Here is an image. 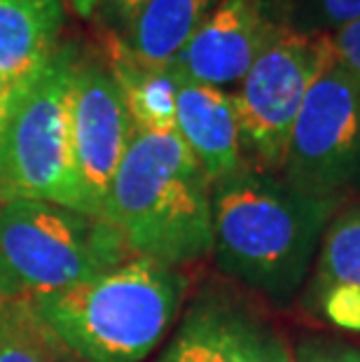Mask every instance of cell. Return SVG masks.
<instances>
[{"mask_svg":"<svg viewBox=\"0 0 360 362\" xmlns=\"http://www.w3.org/2000/svg\"><path fill=\"white\" fill-rule=\"evenodd\" d=\"M360 17V0H293L290 26L302 33H332Z\"/></svg>","mask_w":360,"mask_h":362,"instance_id":"obj_17","label":"cell"},{"mask_svg":"<svg viewBox=\"0 0 360 362\" xmlns=\"http://www.w3.org/2000/svg\"><path fill=\"white\" fill-rule=\"evenodd\" d=\"M64 24L61 0H0V82L5 89L52 57Z\"/></svg>","mask_w":360,"mask_h":362,"instance_id":"obj_12","label":"cell"},{"mask_svg":"<svg viewBox=\"0 0 360 362\" xmlns=\"http://www.w3.org/2000/svg\"><path fill=\"white\" fill-rule=\"evenodd\" d=\"M293 362H360V349L332 339H309L300 344Z\"/></svg>","mask_w":360,"mask_h":362,"instance_id":"obj_19","label":"cell"},{"mask_svg":"<svg viewBox=\"0 0 360 362\" xmlns=\"http://www.w3.org/2000/svg\"><path fill=\"white\" fill-rule=\"evenodd\" d=\"M3 96H5V84L0 82V101H3Z\"/></svg>","mask_w":360,"mask_h":362,"instance_id":"obj_23","label":"cell"},{"mask_svg":"<svg viewBox=\"0 0 360 362\" xmlns=\"http://www.w3.org/2000/svg\"><path fill=\"white\" fill-rule=\"evenodd\" d=\"M306 309L318 311L335 327L347 329V332H360V290H327L318 299H313L311 304H306Z\"/></svg>","mask_w":360,"mask_h":362,"instance_id":"obj_18","label":"cell"},{"mask_svg":"<svg viewBox=\"0 0 360 362\" xmlns=\"http://www.w3.org/2000/svg\"><path fill=\"white\" fill-rule=\"evenodd\" d=\"M129 257L103 218L30 199L0 204V302L73 288Z\"/></svg>","mask_w":360,"mask_h":362,"instance_id":"obj_4","label":"cell"},{"mask_svg":"<svg viewBox=\"0 0 360 362\" xmlns=\"http://www.w3.org/2000/svg\"><path fill=\"white\" fill-rule=\"evenodd\" d=\"M281 180L337 208L360 192V80L337 57L304 98Z\"/></svg>","mask_w":360,"mask_h":362,"instance_id":"obj_7","label":"cell"},{"mask_svg":"<svg viewBox=\"0 0 360 362\" xmlns=\"http://www.w3.org/2000/svg\"><path fill=\"white\" fill-rule=\"evenodd\" d=\"M187 290L180 269L145 257L73 288L24 299L50 337L84 362H141L162 341Z\"/></svg>","mask_w":360,"mask_h":362,"instance_id":"obj_3","label":"cell"},{"mask_svg":"<svg viewBox=\"0 0 360 362\" xmlns=\"http://www.w3.org/2000/svg\"><path fill=\"white\" fill-rule=\"evenodd\" d=\"M332 57L330 33H302L288 26L250 66L232 94L248 168L281 175L297 115Z\"/></svg>","mask_w":360,"mask_h":362,"instance_id":"obj_6","label":"cell"},{"mask_svg":"<svg viewBox=\"0 0 360 362\" xmlns=\"http://www.w3.org/2000/svg\"><path fill=\"white\" fill-rule=\"evenodd\" d=\"M157 362H293L269 320L225 290L202 292Z\"/></svg>","mask_w":360,"mask_h":362,"instance_id":"obj_10","label":"cell"},{"mask_svg":"<svg viewBox=\"0 0 360 362\" xmlns=\"http://www.w3.org/2000/svg\"><path fill=\"white\" fill-rule=\"evenodd\" d=\"M103 220L134 257L180 269L213 250L211 180L175 131L134 129Z\"/></svg>","mask_w":360,"mask_h":362,"instance_id":"obj_2","label":"cell"},{"mask_svg":"<svg viewBox=\"0 0 360 362\" xmlns=\"http://www.w3.org/2000/svg\"><path fill=\"white\" fill-rule=\"evenodd\" d=\"M335 57L360 80V17L330 33Z\"/></svg>","mask_w":360,"mask_h":362,"instance_id":"obj_21","label":"cell"},{"mask_svg":"<svg viewBox=\"0 0 360 362\" xmlns=\"http://www.w3.org/2000/svg\"><path fill=\"white\" fill-rule=\"evenodd\" d=\"M220 0H148L134 24L117 35L145 66H171Z\"/></svg>","mask_w":360,"mask_h":362,"instance_id":"obj_14","label":"cell"},{"mask_svg":"<svg viewBox=\"0 0 360 362\" xmlns=\"http://www.w3.org/2000/svg\"><path fill=\"white\" fill-rule=\"evenodd\" d=\"M145 5L148 0H101L94 14H98L105 33L122 35L134 24V19L139 17Z\"/></svg>","mask_w":360,"mask_h":362,"instance_id":"obj_20","label":"cell"},{"mask_svg":"<svg viewBox=\"0 0 360 362\" xmlns=\"http://www.w3.org/2000/svg\"><path fill=\"white\" fill-rule=\"evenodd\" d=\"M335 288L360 290V202L344 208L327 225L304 304Z\"/></svg>","mask_w":360,"mask_h":362,"instance_id":"obj_15","label":"cell"},{"mask_svg":"<svg viewBox=\"0 0 360 362\" xmlns=\"http://www.w3.org/2000/svg\"><path fill=\"white\" fill-rule=\"evenodd\" d=\"M0 304H3V302H0Z\"/></svg>","mask_w":360,"mask_h":362,"instance_id":"obj_24","label":"cell"},{"mask_svg":"<svg viewBox=\"0 0 360 362\" xmlns=\"http://www.w3.org/2000/svg\"><path fill=\"white\" fill-rule=\"evenodd\" d=\"M132 136L134 122L108 64L78 54L68 91V148L80 213L103 218Z\"/></svg>","mask_w":360,"mask_h":362,"instance_id":"obj_8","label":"cell"},{"mask_svg":"<svg viewBox=\"0 0 360 362\" xmlns=\"http://www.w3.org/2000/svg\"><path fill=\"white\" fill-rule=\"evenodd\" d=\"M57 349L24 299L0 304V362H57Z\"/></svg>","mask_w":360,"mask_h":362,"instance_id":"obj_16","label":"cell"},{"mask_svg":"<svg viewBox=\"0 0 360 362\" xmlns=\"http://www.w3.org/2000/svg\"><path fill=\"white\" fill-rule=\"evenodd\" d=\"M108 64L124 96L134 129L166 134L175 131V98L180 75L173 66H145L124 49L117 35L108 33Z\"/></svg>","mask_w":360,"mask_h":362,"instance_id":"obj_13","label":"cell"},{"mask_svg":"<svg viewBox=\"0 0 360 362\" xmlns=\"http://www.w3.org/2000/svg\"><path fill=\"white\" fill-rule=\"evenodd\" d=\"M175 134L204 168L211 185L246 166L234 98L218 87L180 78L175 98Z\"/></svg>","mask_w":360,"mask_h":362,"instance_id":"obj_11","label":"cell"},{"mask_svg":"<svg viewBox=\"0 0 360 362\" xmlns=\"http://www.w3.org/2000/svg\"><path fill=\"white\" fill-rule=\"evenodd\" d=\"M61 3H64V7H68L71 12L78 14V17H91L101 0H61Z\"/></svg>","mask_w":360,"mask_h":362,"instance_id":"obj_22","label":"cell"},{"mask_svg":"<svg viewBox=\"0 0 360 362\" xmlns=\"http://www.w3.org/2000/svg\"><path fill=\"white\" fill-rule=\"evenodd\" d=\"M75 45L5 89L0 101V204L30 199L78 211L71 148L68 91L78 61Z\"/></svg>","mask_w":360,"mask_h":362,"instance_id":"obj_5","label":"cell"},{"mask_svg":"<svg viewBox=\"0 0 360 362\" xmlns=\"http://www.w3.org/2000/svg\"><path fill=\"white\" fill-rule=\"evenodd\" d=\"M213 255L218 269L277 304L302 288L335 204L288 187L281 175L243 166L211 185Z\"/></svg>","mask_w":360,"mask_h":362,"instance_id":"obj_1","label":"cell"},{"mask_svg":"<svg viewBox=\"0 0 360 362\" xmlns=\"http://www.w3.org/2000/svg\"><path fill=\"white\" fill-rule=\"evenodd\" d=\"M290 19L293 0H220L171 66L182 80L229 87L246 78Z\"/></svg>","mask_w":360,"mask_h":362,"instance_id":"obj_9","label":"cell"}]
</instances>
